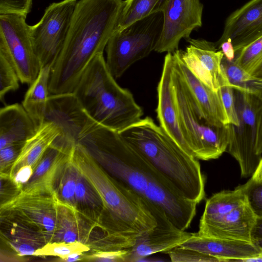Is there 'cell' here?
Wrapping results in <instances>:
<instances>
[{"mask_svg": "<svg viewBox=\"0 0 262 262\" xmlns=\"http://www.w3.org/2000/svg\"><path fill=\"white\" fill-rule=\"evenodd\" d=\"M78 143L115 180L131 189L164 220L186 230L197 203L186 198L120 134L95 121L81 132Z\"/></svg>", "mask_w": 262, "mask_h": 262, "instance_id": "1", "label": "cell"}, {"mask_svg": "<svg viewBox=\"0 0 262 262\" xmlns=\"http://www.w3.org/2000/svg\"><path fill=\"white\" fill-rule=\"evenodd\" d=\"M122 0L77 1L63 48L51 69L50 94L73 93L84 70L116 31Z\"/></svg>", "mask_w": 262, "mask_h": 262, "instance_id": "2", "label": "cell"}, {"mask_svg": "<svg viewBox=\"0 0 262 262\" xmlns=\"http://www.w3.org/2000/svg\"><path fill=\"white\" fill-rule=\"evenodd\" d=\"M187 199L199 203L205 180L197 159L146 117L119 132Z\"/></svg>", "mask_w": 262, "mask_h": 262, "instance_id": "3", "label": "cell"}, {"mask_svg": "<svg viewBox=\"0 0 262 262\" xmlns=\"http://www.w3.org/2000/svg\"><path fill=\"white\" fill-rule=\"evenodd\" d=\"M71 161L93 187L106 213L121 229L139 236L157 226L159 215L156 210L108 173L81 144L74 145Z\"/></svg>", "mask_w": 262, "mask_h": 262, "instance_id": "4", "label": "cell"}, {"mask_svg": "<svg viewBox=\"0 0 262 262\" xmlns=\"http://www.w3.org/2000/svg\"><path fill=\"white\" fill-rule=\"evenodd\" d=\"M115 79L100 53L89 64L73 93L91 119L119 133L140 121L143 111Z\"/></svg>", "mask_w": 262, "mask_h": 262, "instance_id": "5", "label": "cell"}, {"mask_svg": "<svg viewBox=\"0 0 262 262\" xmlns=\"http://www.w3.org/2000/svg\"><path fill=\"white\" fill-rule=\"evenodd\" d=\"M163 13H154L115 31L106 46L107 68L115 78L134 63L147 56L160 40Z\"/></svg>", "mask_w": 262, "mask_h": 262, "instance_id": "6", "label": "cell"}, {"mask_svg": "<svg viewBox=\"0 0 262 262\" xmlns=\"http://www.w3.org/2000/svg\"><path fill=\"white\" fill-rule=\"evenodd\" d=\"M173 83L181 127L190 153L198 160L220 157L227 149L228 124L222 127L210 125L196 112L174 68Z\"/></svg>", "mask_w": 262, "mask_h": 262, "instance_id": "7", "label": "cell"}, {"mask_svg": "<svg viewBox=\"0 0 262 262\" xmlns=\"http://www.w3.org/2000/svg\"><path fill=\"white\" fill-rule=\"evenodd\" d=\"M60 200L56 190L38 184L25 186L1 204V214L15 217L36 228L46 243L56 231Z\"/></svg>", "mask_w": 262, "mask_h": 262, "instance_id": "8", "label": "cell"}, {"mask_svg": "<svg viewBox=\"0 0 262 262\" xmlns=\"http://www.w3.org/2000/svg\"><path fill=\"white\" fill-rule=\"evenodd\" d=\"M77 0L50 4L36 24L30 26L34 51L41 68H52L64 43Z\"/></svg>", "mask_w": 262, "mask_h": 262, "instance_id": "9", "label": "cell"}, {"mask_svg": "<svg viewBox=\"0 0 262 262\" xmlns=\"http://www.w3.org/2000/svg\"><path fill=\"white\" fill-rule=\"evenodd\" d=\"M26 18L17 14H0V52L11 63L19 81L30 85L41 67L33 48L30 25Z\"/></svg>", "mask_w": 262, "mask_h": 262, "instance_id": "10", "label": "cell"}, {"mask_svg": "<svg viewBox=\"0 0 262 262\" xmlns=\"http://www.w3.org/2000/svg\"><path fill=\"white\" fill-rule=\"evenodd\" d=\"M203 5L200 0H169L163 11V25L155 51L173 53L182 38L202 26Z\"/></svg>", "mask_w": 262, "mask_h": 262, "instance_id": "11", "label": "cell"}, {"mask_svg": "<svg viewBox=\"0 0 262 262\" xmlns=\"http://www.w3.org/2000/svg\"><path fill=\"white\" fill-rule=\"evenodd\" d=\"M172 53L174 68L201 117L212 126L222 127L229 124L220 91L212 90L190 71L182 60L179 49Z\"/></svg>", "mask_w": 262, "mask_h": 262, "instance_id": "12", "label": "cell"}, {"mask_svg": "<svg viewBox=\"0 0 262 262\" xmlns=\"http://www.w3.org/2000/svg\"><path fill=\"white\" fill-rule=\"evenodd\" d=\"M93 121L73 93L49 95L44 122L57 125L62 131L59 136L62 139L77 143L81 132Z\"/></svg>", "mask_w": 262, "mask_h": 262, "instance_id": "13", "label": "cell"}, {"mask_svg": "<svg viewBox=\"0 0 262 262\" xmlns=\"http://www.w3.org/2000/svg\"><path fill=\"white\" fill-rule=\"evenodd\" d=\"M189 45L180 55L190 71L212 90L220 88L221 62L224 54L214 43L202 39L187 38Z\"/></svg>", "mask_w": 262, "mask_h": 262, "instance_id": "14", "label": "cell"}, {"mask_svg": "<svg viewBox=\"0 0 262 262\" xmlns=\"http://www.w3.org/2000/svg\"><path fill=\"white\" fill-rule=\"evenodd\" d=\"M173 53H167L164 57L162 74L157 86V117L159 125L190 153L180 123L173 83Z\"/></svg>", "mask_w": 262, "mask_h": 262, "instance_id": "15", "label": "cell"}, {"mask_svg": "<svg viewBox=\"0 0 262 262\" xmlns=\"http://www.w3.org/2000/svg\"><path fill=\"white\" fill-rule=\"evenodd\" d=\"M218 44L230 39L238 50L262 35V0H251L226 19Z\"/></svg>", "mask_w": 262, "mask_h": 262, "instance_id": "16", "label": "cell"}, {"mask_svg": "<svg viewBox=\"0 0 262 262\" xmlns=\"http://www.w3.org/2000/svg\"><path fill=\"white\" fill-rule=\"evenodd\" d=\"M256 216L247 201L220 217L200 222L197 233L203 236L250 242V232Z\"/></svg>", "mask_w": 262, "mask_h": 262, "instance_id": "17", "label": "cell"}, {"mask_svg": "<svg viewBox=\"0 0 262 262\" xmlns=\"http://www.w3.org/2000/svg\"><path fill=\"white\" fill-rule=\"evenodd\" d=\"M180 246L214 257L220 261H245L249 258L261 256L249 242L203 236L197 233H192Z\"/></svg>", "mask_w": 262, "mask_h": 262, "instance_id": "18", "label": "cell"}, {"mask_svg": "<svg viewBox=\"0 0 262 262\" xmlns=\"http://www.w3.org/2000/svg\"><path fill=\"white\" fill-rule=\"evenodd\" d=\"M192 233L176 227L165 228L157 226L152 231L138 236L128 249L127 262L142 261L147 256L163 252L181 245Z\"/></svg>", "mask_w": 262, "mask_h": 262, "instance_id": "19", "label": "cell"}, {"mask_svg": "<svg viewBox=\"0 0 262 262\" xmlns=\"http://www.w3.org/2000/svg\"><path fill=\"white\" fill-rule=\"evenodd\" d=\"M61 128L52 122L45 121L24 143L16 159L9 168L8 177L11 180L17 170L30 166L35 170L49 147L61 135Z\"/></svg>", "mask_w": 262, "mask_h": 262, "instance_id": "20", "label": "cell"}, {"mask_svg": "<svg viewBox=\"0 0 262 262\" xmlns=\"http://www.w3.org/2000/svg\"><path fill=\"white\" fill-rule=\"evenodd\" d=\"M23 105L15 103L0 110V149L16 143H24L37 129Z\"/></svg>", "mask_w": 262, "mask_h": 262, "instance_id": "21", "label": "cell"}, {"mask_svg": "<svg viewBox=\"0 0 262 262\" xmlns=\"http://www.w3.org/2000/svg\"><path fill=\"white\" fill-rule=\"evenodd\" d=\"M51 68H41L35 80L30 84L22 105L37 128L44 122L49 97Z\"/></svg>", "mask_w": 262, "mask_h": 262, "instance_id": "22", "label": "cell"}, {"mask_svg": "<svg viewBox=\"0 0 262 262\" xmlns=\"http://www.w3.org/2000/svg\"><path fill=\"white\" fill-rule=\"evenodd\" d=\"M241 186L234 190L223 191L213 194L205 204L200 222H206L231 211L246 201Z\"/></svg>", "mask_w": 262, "mask_h": 262, "instance_id": "23", "label": "cell"}, {"mask_svg": "<svg viewBox=\"0 0 262 262\" xmlns=\"http://www.w3.org/2000/svg\"><path fill=\"white\" fill-rule=\"evenodd\" d=\"M81 222L78 210L72 208L60 200L58 207L56 229L51 242H81Z\"/></svg>", "mask_w": 262, "mask_h": 262, "instance_id": "24", "label": "cell"}, {"mask_svg": "<svg viewBox=\"0 0 262 262\" xmlns=\"http://www.w3.org/2000/svg\"><path fill=\"white\" fill-rule=\"evenodd\" d=\"M169 0H126L116 31L154 13L163 11Z\"/></svg>", "mask_w": 262, "mask_h": 262, "instance_id": "25", "label": "cell"}, {"mask_svg": "<svg viewBox=\"0 0 262 262\" xmlns=\"http://www.w3.org/2000/svg\"><path fill=\"white\" fill-rule=\"evenodd\" d=\"M234 62L262 85V35L235 51Z\"/></svg>", "mask_w": 262, "mask_h": 262, "instance_id": "26", "label": "cell"}, {"mask_svg": "<svg viewBox=\"0 0 262 262\" xmlns=\"http://www.w3.org/2000/svg\"><path fill=\"white\" fill-rule=\"evenodd\" d=\"M221 68L234 90L249 93L259 97H262V85L234 61H229L223 57Z\"/></svg>", "mask_w": 262, "mask_h": 262, "instance_id": "27", "label": "cell"}, {"mask_svg": "<svg viewBox=\"0 0 262 262\" xmlns=\"http://www.w3.org/2000/svg\"><path fill=\"white\" fill-rule=\"evenodd\" d=\"M78 173V170L71 161L70 156L62 169L55 186V190L59 199L77 210L78 208L75 192Z\"/></svg>", "mask_w": 262, "mask_h": 262, "instance_id": "28", "label": "cell"}, {"mask_svg": "<svg viewBox=\"0 0 262 262\" xmlns=\"http://www.w3.org/2000/svg\"><path fill=\"white\" fill-rule=\"evenodd\" d=\"M12 232L9 244L19 256L34 255L37 249L45 244L42 242V239H45L40 234L35 235L26 233L27 232L22 234L19 229H14Z\"/></svg>", "mask_w": 262, "mask_h": 262, "instance_id": "29", "label": "cell"}, {"mask_svg": "<svg viewBox=\"0 0 262 262\" xmlns=\"http://www.w3.org/2000/svg\"><path fill=\"white\" fill-rule=\"evenodd\" d=\"M89 249L88 247L80 241L73 243L49 242L37 249L34 255L54 256L61 259L73 253H83Z\"/></svg>", "mask_w": 262, "mask_h": 262, "instance_id": "30", "label": "cell"}, {"mask_svg": "<svg viewBox=\"0 0 262 262\" xmlns=\"http://www.w3.org/2000/svg\"><path fill=\"white\" fill-rule=\"evenodd\" d=\"M75 197L77 206L80 205L92 208L96 207L104 209L102 200L97 192L79 172L77 178Z\"/></svg>", "mask_w": 262, "mask_h": 262, "instance_id": "31", "label": "cell"}, {"mask_svg": "<svg viewBox=\"0 0 262 262\" xmlns=\"http://www.w3.org/2000/svg\"><path fill=\"white\" fill-rule=\"evenodd\" d=\"M219 91L228 117L229 124L239 126L240 123L236 109L234 89L222 68Z\"/></svg>", "mask_w": 262, "mask_h": 262, "instance_id": "32", "label": "cell"}, {"mask_svg": "<svg viewBox=\"0 0 262 262\" xmlns=\"http://www.w3.org/2000/svg\"><path fill=\"white\" fill-rule=\"evenodd\" d=\"M17 74L8 59L0 52V99L3 101L5 95L19 88Z\"/></svg>", "mask_w": 262, "mask_h": 262, "instance_id": "33", "label": "cell"}, {"mask_svg": "<svg viewBox=\"0 0 262 262\" xmlns=\"http://www.w3.org/2000/svg\"><path fill=\"white\" fill-rule=\"evenodd\" d=\"M165 253L168 254L171 261L173 262H220L217 258L180 245Z\"/></svg>", "mask_w": 262, "mask_h": 262, "instance_id": "34", "label": "cell"}, {"mask_svg": "<svg viewBox=\"0 0 262 262\" xmlns=\"http://www.w3.org/2000/svg\"><path fill=\"white\" fill-rule=\"evenodd\" d=\"M247 202L257 216H262V181L251 178L246 183L241 186Z\"/></svg>", "mask_w": 262, "mask_h": 262, "instance_id": "35", "label": "cell"}, {"mask_svg": "<svg viewBox=\"0 0 262 262\" xmlns=\"http://www.w3.org/2000/svg\"><path fill=\"white\" fill-rule=\"evenodd\" d=\"M33 0H0V14H13L27 17Z\"/></svg>", "mask_w": 262, "mask_h": 262, "instance_id": "36", "label": "cell"}, {"mask_svg": "<svg viewBox=\"0 0 262 262\" xmlns=\"http://www.w3.org/2000/svg\"><path fill=\"white\" fill-rule=\"evenodd\" d=\"M128 249L100 250L88 256L86 258L89 261H94L127 262Z\"/></svg>", "mask_w": 262, "mask_h": 262, "instance_id": "37", "label": "cell"}, {"mask_svg": "<svg viewBox=\"0 0 262 262\" xmlns=\"http://www.w3.org/2000/svg\"><path fill=\"white\" fill-rule=\"evenodd\" d=\"M24 143H16L0 149L1 172L9 168L19 155Z\"/></svg>", "mask_w": 262, "mask_h": 262, "instance_id": "38", "label": "cell"}, {"mask_svg": "<svg viewBox=\"0 0 262 262\" xmlns=\"http://www.w3.org/2000/svg\"><path fill=\"white\" fill-rule=\"evenodd\" d=\"M250 242L262 256V216H257L255 219L251 230Z\"/></svg>", "mask_w": 262, "mask_h": 262, "instance_id": "39", "label": "cell"}, {"mask_svg": "<svg viewBox=\"0 0 262 262\" xmlns=\"http://www.w3.org/2000/svg\"><path fill=\"white\" fill-rule=\"evenodd\" d=\"M34 171L33 169L30 166H23L17 170L11 181L18 191H20L29 182Z\"/></svg>", "mask_w": 262, "mask_h": 262, "instance_id": "40", "label": "cell"}, {"mask_svg": "<svg viewBox=\"0 0 262 262\" xmlns=\"http://www.w3.org/2000/svg\"><path fill=\"white\" fill-rule=\"evenodd\" d=\"M255 151L257 155L262 156V98L258 108L256 120Z\"/></svg>", "mask_w": 262, "mask_h": 262, "instance_id": "41", "label": "cell"}, {"mask_svg": "<svg viewBox=\"0 0 262 262\" xmlns=\"http://www.w3.org/2000/svg\"><path fill=\"white\" fill-rule=\"evenodd\" d=\"M215 45L216 48L221 49L222 51L224 57L229 61H233L235 58V50L233 45L230 39H227L220 43Z\"/></svg>", "mask_w": 262, "mask_h": 262, "instance_id": "42", "label": "cell"}, {"mask_svg": "<svg viewBox=\"0 0 262 262\" xmlns=\"http://www.w3.org/2000/svg\"><path fill=\"white\" fill-rule=\"evenodd\" d=\"M83 253L75 252L73 253L67 257L60 259L62 261H75L82 260V255Z\"/></svg>", "mask_w": 262, "mask_h": 262, "instance_id": "43", "label": "cell"}, {"mask_svg": "<svg viewBox=\"0 0 262 262\" xmlns=\"http://www.w3.org/2000/svg\"><path fill=\"white\" fill-rule=\"evenodd\" d=\"M251 178L255 181H262V156L259 165L255 171L252 175Z\"/></svg>", "mask_w": 262, "mask_h": 262, "instance_id": "44", "label": "cell"}]
</instances>
